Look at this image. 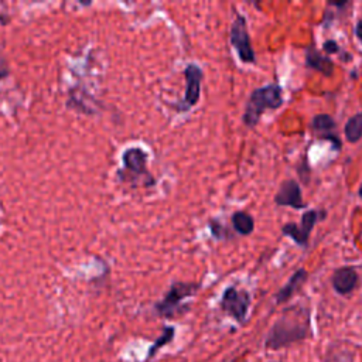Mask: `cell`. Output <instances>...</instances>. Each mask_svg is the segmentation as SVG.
<instances>
[{
	"mask_svg": "<svg viewBox=\"0 0 362 362\" xmlns=\"http://www.w3.org/2000/svg\"><path fill=\"white\" fill-rule=\"evenodd\" d=\"M283 105V90L279 85L270 83L252 92L246 103L243 120L253 127L266 109H277Z\"/></svg>",
	"mask_w": 362,
	"mask_h": 362,
	"instance_id": "obj_1",
	"label": "cell"
},
{
	"mask_svg": "<svg viewBox=\"0 0 362 362\" xmlns=\"http://www.w3.org/2000/svg\"><path fill=\"white\" fill-rule=\"evenodd\" d=\"M307 328L304 324L298 322L294 317H281L274 327L272 328L266 345L269 348H280L293 341H298L304 338L307 334Z\"/></svg>",
	"mask_w": 362,
	"mask_h": 362,
	"instance_id": "obj_2",
	"label": "cell"
},
{
	"mask_svg": "<svg viewBox=\"0 0 362 362\" xmlns=\"http://www.w3.org/2000/svg\"><path fill=\"white\" fill-rule=\"evenodd\" d=\"M198 290L197 284L191 283H174L165 297L156 304V310L161 317L171 318L177 314L184 298L192 296Z\"/></svg>",
	"mask_w": 362,
	"mask_h": 362,
	"instance_id": "obj_3",
	"label": "cell"
},
{
	"mask_svg": "<svg viewBox=\"0 0 362 362\" xmlns=\"http://www.w3.org/2000/svg\"><path fill=\"white\" fill-rule=\"evenodd\" d=\"M249 304V294L246 291L238 290L236 287H228L221 300L222 310L232 318H235L238 322H243L246 320Z\"/></svg>",
	"mask_w": 362,
	"mask_h": 362,
	"instance_id": "obj_4",
	"label": "cell"
},
{
	"mask_svg": "<svg viewBox=\"0 0 362 362\" xmlns=\"http://www.w3.org/2000/svg\"><path fill=\"white\" fill-rule=\"evenodd\" d=\"M325 216V212H320L317 209L313 211H307L303 216H301V223L296 225V223H286L281 228V232L287 236H290L296 243H298L300 246H307L308 243V236L314 228V225L318 222V219H322Z\"/></svg>",
	"mask_w": 362,
	"mask_h": 362,
	"instance_id": "obj_5",
	"label": "cell"
},
{
	"mask_svg": "<svg viewBox=\"0 0 362 362\" xmlns=\"http://www.w3.org/2000/svg\"><path fill=\"white\" fill-rule=\"evenodd\" d=\"M230 42L235 47L239 58L243 62H253L255 61V51L250 45L249 34H247V27H246V20L243 16L238 14L232 28H230Z\"/></svg>",
	"mask_w": 362,
	"mask_h": 362,
	"instance_id": "obj_6",
	"label": "cell"
},
{
	"mask_svg": "<svg viewBox=\"0 0 362 362\" xmlns=\"http://www.w3.org/2000/svg\"><path fill=\"white\" fill-rule=\"evenodd\" d=\"M185 79H187V90L182 100L177 105L178 110H187L191 106H194L201 93V79H202V71L195 64H189L185 68Z\"/></svg>",
	"mask_w": 362,
	"mask_h": 362,
	"instance_id": "obj_7",
	"label": "cell"
},
{
	"mask_svg": "<svg viewBox=\"0 0 362 362\" xmlns=\"http://www.w3.org/2000/svg\"><path fill=\"white\" fill-rule=\"evenodd\" d=\"M274 201L279 205L291 206L296 209H301L305 206L303 197H301L300 185L294 180H287L284 182H281L279 192L274 197Z\"/></svg>",
	"mask_w": 362,
	"mask_h": 362,
	"instance_id": "obj_8",
	"label": "cell"
},
{
	"mask_svg": "<svg viewBox=\"0 0 362 362\" xmlns=\"http://www.w3.org/2000/svg\"><path fill=\"white\" fill-rule=\"evenodd\" d=\"M123 163H124V167H126V170L129 173L136 174V175L144 174L146 177H151L147 173V168H146L147 156H146V153L141 148L134 147V148L126 150L124 154H123Z\"/></svg>",
	"mask_w": 362,
	"mask_h": 362,
	"instance_id": "obj_9",
	"label": "cell"
},
{
	"mask_svg": "<svg viewBox=\"0 0 362 362\" xmlns=\"http://www.w3.org/2000/svg\"><path fill=\"white\" fill-rule=\"evenodd\" d=\"M358 283V274L352 267H341L332 276V286L339 294L351 293Z\"/></svg>",
	"mask_w": 362,
	"mask_h": 362,
	"instance_id": "obj_10",
	"label": "cell"
},
{
	"mask_svg": "<svg viewBox=\"0 0 362 362\" xmlns=\"http://www.w3.org/2000/svg\"><path fill=\"white\" fill-rule=\"evenodd\" d=\"M305 61H307L308 66L320 71L324 75H331L332 74V69H334L332 61L328 57L321 55V52H318L314 47L307 48Z\"/></svg>",
	"mask_w": 362,
	"mask_h": 362,
	"instance_id": "obj_11",
	"label": "cell"
},
{
	"mask_svg": "<svg viewBox=\"0 0 362 362\" xmlns=\"http://www.w3.org/2000/svg\"><path fill=\"white\" fill-rule=\"evenodd\" d=\"M305 280H307V272H305L304 269L297 270V272L290 277V280L287 281V284L277 293V296H276L277 303H283V301L288 300V298L303 286V283H304Z\"/></svg>",
	"mask_w": 362,
	"mask_h": 362,
	"instance_id": "obj_12",
	"label": "cell"
},
{
	"mask_svg": "<svg viewBox=\"0 0 362 362\" xmlns=\"http://www.w3.org/2000/svg\"><path fill=\"white\" fill-rule=\"evenodd\" d=\"M345 136L351 143L358 141L362 137V112L352 116L345 124Z\"/></svg>",
	"mask_w": 362,
	"mask_h": 362,
	"instance_id": "obj_13",
	"label": "cell"
},
{
	"mask_svg": "<svg viewBox=\"0 0 362 362\" xmlns=\"http://www.w3.org/2000/svg\"><path fill=\"white\" fill-rule=\"evenodd\" d=\"M232 223H233V228L242 233V235H249L252 233L253 230V226H255V222H253V218L250 215H247L246 212H235L233 216H232Z\"/></svg>",
	"mask_w": 362,
	"mask_h": 362,
	"instance_id": "obj_14",
	"label": "cell"
},
{
	"mask_svg": "<svg viewBox=\"0 0 362 362\" xmlns=\"http://www.w3.org/2000/svg\"><path fill=\"white\" fill-rule=\"evenodd\" d=\"M174 338V328L173 327H164L163 329V334L153 342V345L150 346L148 349V354H147V359L153 358L158 349H161L163 346H165L167 344H170Z\"/></svg>",
	"mask_w": 362,
	"mask_h": 362,
	"instance_id": "obj_15",
	"label": "cell"
},
{
	"mask_svg": "<svg viewBox=\"0 0 362 362\" xmlns=\"http://www.w3.org/2000/svg\"><path fill=\"white\" fill-rule=\"evenodd\" d=\"M313 127L317 130V132H322V133H327L329 130H332L335 127V122L331 116L328 115H317L314 119H313Z\"/></svg>",
	"mask_w": 362,
	"mask_h": 362,
	"instance_id": "obj_16",
	"label": "cell"
},
{
	"mask_svg": "<svg viewBox=\"0 0 362 362\" xmlns=\"http://www.w3.org/2000/svg\"><path fill=\"white\" fill-rule=\"evenodd\" d=\"M324 51H327L328 54L338 52V51H339V45H337V42H335V41H332V40L325 41V42H324Z\"/></svg>",
	"mask_w": 362,
	"mask_h": 362,
	"instance_id": "obj_17",
	"label": "cell"
},
{
	"mask_svg": "<svg viewBox=\"0 0 362 362\" xmlns=\"http://www.w3.org/2000/svg\"><path fill=\"white\" fill-rule=\"evenodd\" d=\"M355 33H356V37L359 38V41L362 42V18L358 21L356 28H355Z\"/></svg>",
	"mask_w": 362,
	"mask_h": 362,
	"instance_id": "obj_18",
	"label": "cell"
},
{
	"mask_svg": "<svg viewBox=\"0 0 362 362\" xmlns=\"http://www.w3.org/2000/svg\"><path fill=\"white\" fill-rule=\"evenodd\" d=\"M359 195H361V198H362V185H361V188H359Z\"/></svg>",
	"mask_w": 362,
	"mask_h": 362,
	"instance_id": "obj_19",
	"label": "cell"
}]
</instances>
